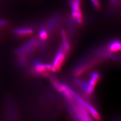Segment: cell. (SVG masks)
Listing matches in <instances>:
<instances>
[{
    "mask_svg": "<svg viewBox=\"0 0 121 121\" xmlns=\"http://www.w3.org/2000/svg\"><path fill=\"white\" fill-rule=\"evenodd\" d=\"M67 53L68 52L65 51L63 46L61 45L59 48L52 65V71H57L61 69L65 61Z\"/></svg>",
    "mask_w": 121,
    "mask_h": 121,
    "instance_id": "1",
    "label": "cell"
},
{
    "mask_svg": "<svg viewBox=\"0 0 121 121\" xmlns=\"http://www.w3.org/2000/svg\"><path fill=\"white\" fill-rule=\"evenodd\" d=\"M34 70L35 72L37 74L48 75V71H52V65L42 64L37 61L35 63Z\"/></svg>",
    "mask_w": 121,
    "mask_h": 121,
    "instance_id": "2",
    "label": "cell"
},
{
    "mask_svg": "<svg viewBox=\"0 0 121 121\" xmlns=\"http://www.w3.org/2000/svg\"><path fill=\"white\" fill-rule=\"evenodd\" d=\"M14 33L19 35H31L33 33V30L29 28L19 29L15 30Z\"/></svg>",
    "mask_w": 121,
    "mask_h": 121,
    "instance_id": "3",
    "label": "cell"
},
{
    "mask_svg": "<svg viewBox=\"0 0 121 121\" xmlns=\"http://www.w3.org/2000/svg\"><path fill=\"white\" fill-rule=\"evenodd\" d=\"M121 48V43L119 41H115L111 43L109 49L112 52H116L118 50H120Z\"/></svg>",
    "mask_w": 121,
    "mask_h": 121,
    "instance_id": "4",
    "label": "cell"
},
{
    "mask_svg": "<svg viewBox=\"0 0 121 121\" xmlns=\"http://www.w3.org/2000/svg\"><path fill=\"white\" fill-rule=\"evenodd\" d=\"M47 32L44 30H41L39 33V37L40 39L41 40H44L45 39H46L47 37Z\"/></svg>",
    "mask_w": 121,
    "mask_h": 121,
    "instance_id": "5",
    "label": "cell"
},
{
    "mask_svg": "<svg viewBox=\"0 0 121 121\" xmlns=\"http://www.w3.org/2000/svg\"><path fill=\"white\" fill-rule=\"evenodd\" d=\"M91 2L93 5L95 7L96 9H99L100 8V4L99 0H91Z\"/></svg>",
    "mask_w": 121,
    "mask_h": 121,
    "instance_id": "6",
    "label": "cell"
},
{
    "mask_svg": "<svg viewBox=\"0 0 121 121\" xmlns=\"http://www.w3.org/2000/svg\"><path fill=\"white\" fill-rule=\"evenodd\" d=\"M7 24V22L5 20H0V26L5 25Z\"/></svg>",
    "mask_w": 121,
    "mask_h": 121,
    "instance_id": "7",
    "label": "cell"
},
{
    "mask_svg": "<svg viewBox=\"0 0 121 121\" xmlns=\"http://www.w3.org/2000/svg\"><path fill=\"white\" fill-rule=\"evenodd\" d=\"M120 50H121V49H120Z\"/></svg>",
    "mask_w": 121,
    "mask_h": 121,
    "instance_id": "8",
    "label": "cell"
}]
</instances>
